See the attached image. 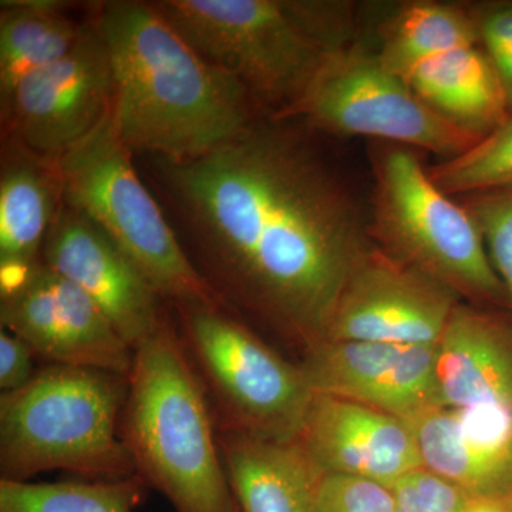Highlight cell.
<instances>
[{
  "label": "cell",
  "instance_id": "6da1fadb",
  "mask_svg": "<svg viewBox=\"0 0 512 512\" xmlns=\"http://www.w3.org/2000/svg\"><path fill=\"white\" fill-rule=\"evenodd\" d=\"M163 165L194 264L222 302L265 320L302 353L325 342L369 247L338 178L298 138L255 123L205 156Z\"/></svg>",
  "mask_w": 512,
  "mask_h": 512
},
{
  "label": "cell",
  "instance_id": "7a4b0ae2",
  "mask_svg": "<svg viewBox=\"0 0 512 512\" xmlns=\"http://www.w3.org/2000/svg\"><path fill=\"white\" fill-rule=\"evenodd\" d=\"M97 28L113 70L114 126L131 153L185 163L254 123L248 90L198 55L153 3H106Z\"/></svg>",
  "mask_w": 512,
  "mask_h": 512
},
{
  "label": "cell",
  "instance_id": "3957f363",
  "mask_svg": "<svg viewBox=\"0 0 512 512\" xmlns=\"http://www.w3.org/2000/svg\"><path fill=\"white\" fill-rule=\"evenodd\" d=\"M121 437L137 476L175 512H235L204 384L165 318L134 350Z\"/></svg>",
  "mask_w": 512,
  "mask_h": 512
},
{
  "label": "cell",
  "instance_id": "277c9868",
  "mask_svg": "<svg viewBox=\"0 0 512 512\" xmlns=\"http://www.w3.org/2000/svg\"><path fill=\"white\" fill-rule=\"evenodd\" d=\"M127 392V376L45 365L22 389L0 394V480L55 470L90 481L138 477L121 437Z\"/></svg>",
  "mask_w": 512,
  "mask_h": 512
},
{
  "label": "cell",
  "instance_id": "5b68a950",
  "mask_svg": "<svg viewBox=\"0 0 512 512\" xmlns=\"http://www.w3.org/2000/svg\"><path fill=\"white\" fill-rule=\"evenodd\" d=\"M53 164L64 204L103 229L161 298L174 305L227 306L181 247L156 200L141 183L131 151L117 134L113 111Z\"/></svg>",
  "mask_w": 512,
  "mask_h": 512
},
{
  "label": "cell",
  "instance_id": "8992f818",
  "mask_svg": "<svg viewBox=\"0 0 512 512\" xmlns=\"http://www.w3.org/2000/svg\"><path fill=\"white\" fill-rule=\"evenodd\" d=\"M181 339L210 399L218 431L298 440L315 394L289 362L214 303H177Z\"/></svg>",
  "mask_w": 512,
  "mask_h": 512
},
{
  "label": "cell",
  "instance_id": "52a82bcc",
  "mask_svg": "<svg viewBox=\"0 0 512 512\" xmlns=\"http://www.w3.org/2000/svg\"><path fill=\"white\" fill-rule=\"evenodd\" d=\"M373 164L372 234L380 248L458 296L507 298L473 215L437 187L420 158L410 148L384 144Z\"/></svg>",
  "mask_w": 512,
  "mask_h": 512
},
{
  "label": "cell",
  "instance_id": "ba28073f",
  "mask_svg": "<svg viewBox=\"0 0 512 512\" xmlns=\"http://www.w3.org/2000/svg\"><path fill=\"white\" fill-rule=\"evenodd\" d=\"M153 6L198 55L282 113L301 97L328 52L278 0H163Z\"/></svg>",
  "mask_w": 512,
  "mask_h": 512
},
{
  "label": "cell",
  "instance_id": "9c48e42d",
  "mask_svg": "<svg viewBox=\"0 0 512 512\" xmlns=\"http://www.w3.org/2000/svg\"><path fill=\"white\" fill-rule=\"evenodd\" d=\"M282 114L302 117L326 133L421 148L446 160L481 140L427 106L362 46L328 50L301 97Z\"/></svg>",
  "mask_w": 512,
  "mask_h": 512
},
{
  "label": "cell",
  "instance_id": "30bf717a",
  "mask_svg": "<svg viewBox=\"0 0 512 512\" xmlns=\"http://www.w3.org/2000/svg\"><path fill=\"white\" fill-rule=\"evenodd\" d=\"M0 291L2 329L25 340L45 365L130 373L134 350L82 289L42 261L0 282Z\"/></svg>",
  "mask_w": 512,
  "mask_h": 512
},
{
  "label": "cell",
  "instance_id": "8fae6325",
  "mask_svg": "<svg viewBox=\"0 0 512 512\" xmlns=\"http://www.w3.org/2000/svg\"><path fill=\"white\" fill-rule=\"evenodd\" d=\"M109 53L97 26H87L72 52L19 80L2 104L19 146L56 160L113 111Z\"/></svg>",
  "mask_w": 512,
  "mask_h": 512
},
{
  "label": "cell",
  "instance_id": "7c38bea8",
  "mask_svg": "<svg viewBox=\"0 0 512 512\" xmlns=\"http://www.w3.org/2000/svg\"><path fill=\"white\" fill-rule=\"evenodd\" d=\"M460 296L380 247L353 265L328 339L436 346Z\"/></svg>",
  "mask_w": 512,
  "mask_h": 512
},
{
  "label": "cell",
  "instance_id": "4fadbf2b",
  "mask_svg": "<svg viewBox=\"0 0 512 512\" xmlns=\"http://www.w3.org/2000/svg\"><path fill=\"white\" fill-rule=\"evenodd\" d=\"M42 262L82 289L133 350L167 318L163 298L126 252L63 201L47 232Z\"/></svg>",
  "mask_w": 512,
  "mask_h": 512
},
{
  "label": "cell",
  "instance_id": "5bb4252c",
  "mask_svg": "<svg viewBox=\"0 0 512 512\" xmlns=\"http://www.w3.org/2000/svg\"><path fill=\"white\" fill-rule=\"evenodd\" d=\"M436 346L325 340L303 352L298 365L313 394L407 420L439 406Z\"/></svg>",
  "mask_w": 512,
  "mask_h": 512
},
{
  "label": "cell",
  "instance_id": "9a60e30c",
  "mask_svg": "<svg viewBox=\"0 0 512 512\" xmlns=\"http://www.w3.org/2000/svg\"><path fill=\"white\" fill-rule=\"evenodd\" d=\"M298 440L323 474L390 485L423 467L406 420L338 397L315 394Z\"/></svg>",
  "mask_w": 512,
  "mask_h": 512
},
{
  "label": "cell",
  "instance_id": "2e32d148",
  "mask_svg": "<svg viewBox=\"0 0 512 512\" xmlns=\"http://www.w3.org/2000/svg\"><path fill=\"white\" fill-rule=\"evenodd\" d=\"M406 421L431 473L470 497L511 491V412L434 406Z\"/></svg>",
  "mask_w": 512,
  "mask_h": 512
},
{
  "label": "cell",
  "instance_id": "e0dca14e",
  "mask_svg": "<svg viewBox=\"0 0 512 512\" xmlns=\"http://www.w3.org/2000/svg\"><path fill=\"white\" fill-rule=\"evenodd\" d=\"M437 403L512 409V328L458 303L436 346Z\"/></svg>",
  "mask_w": 512,
  "mask_h": 512
},
{
  "label": "cell",
  "instance_id": "ac0fdd59",
  "mask_svg": "<svg viewBox=\"0 0 512 512\" xmlns=\"http://www.w3.org/2000/svg\"><path fill=\"white\" fill-rule=\"evenodd\" d=\"M239 512H316L323 471L301 441L258 439L217 430Z\"/></svg>",
  "mask_w": 512,
  "mask_h": 512
},
{
  "label": "cell",
  "instance_id": "d6986e66",
  "mask_svg": "<svg viewBox=\"0 0 512 512\" xmlns=\"http://www.w3.org/2000/svg\"><path fill=\"white\" fill-rule=\"evenodd\" d=\"M399 77L427 106L478 138L510 116L503 86L480 45L427 57Z\"/></svg>",
  "mask_w": 512,
  "mask_h": 512
},
{
  "label": "cell",
  "instance_id": "ffe728a7",
  "mask_svg": "<svg viewBox=\"0 0 512 512\" xmlns=\"http://www.w3.org/2000/svg\"><path fill=\"white\" fill-rule=\"evenodd\" d=\"M22 147V146H20ZM62 204L53 160L22 147L0 175V278H15L42 261L50 225Z\"/></svg>",
  "mask_w": 512,
  "mask_h": 512
},
{
  "label": "cell",
  "instance_id": "44dd1931",
  "mask_svg": "<svg viewBox=\"0 0 512 512\" xmlns=\"http://www.w3.org/2000/svg\"><path fill=\"white\" fill-rule=\"evenodd\" d=\"M57 0H6L0 13V96L9 99L26 74L62 59L87 26L62 15Z\"/></svg>",
  "mask_w": 512,
  "mask_h": 512
},
{
  "label": "cell",
  "instance_id": "7402d4cb",
  "mask_svg": "<svg viewBox=\"0 0 512 512\" xmlns=\"http://www.w3.org/2000/svg\"><path fill=\"white\" fill-rule=\"evenodd\" d=\"M382 39L377 55L396 76L427 57L480 45L470 10L433 2L403 6L387 23Z\"/></svg>",
  "mask_w": 512,
  "mask_h": 512
},
{
  "label": "cell",
  "instance_id": "603a6c76",
  "mask_svg": "<svg viewBox=\"0 0 512 512\" xmlns=\"http://www.w3.org/2000/svg\"><path fill=\"white\" fill-rule=\"evenodd\" d=\"M146 488L140 477L60 483L0 480V512H136Z\"/></svg>",
  "mask_w": 512,
  "mask_h": 512
},
{
  "label": "cell",
  "instance_id": "cb8c5ba5",
  "mask_svg": "<svg viewBox=\"0 0 512 512\" xmlns=\"http://www.w3.org/2000/svg\"><path fill=\"white\" fill-rule=\"evenodd\" d=\"M429 174L450 197L511 187L512 113L466 153L429 168Z\"/></svg>",
  "mask_w": 512,
  "mask_h": 512
},
{
  "label": "cell",
  "instance_id": "d4e9b609",
  "mask_svg": "<svg viewBox=\"0 0 512 512\" xmlns=\"http://www.w3.org/2000/svg\"><path fill=\"white\" fill-rule=\"evenodd\" d=\"M464 207L480 227L512 312V185L467 195Z\"/></svg>",
  "mask_w": 512,
  "mask_h": 512
},
{
  "label": "cell",
  "instance_id": "484cf974",
  "mask_svg": "<svg viewBox=\"0 0 512 512\" xmlns=\"http://www.w3.org/2000/svg\"><path fill=\"white\" fill-rule=\"evenodd\" d=\"M397 512H467L470 495L421 467L389 485Z\"/></svg>",
  "mask_w": 512,
  "mask_h": 512
},
{
  "label": "cell",
  "instance_id": "4316f807",
  "mask_svg": "<svg viewBox=\"0 0 512 512\" xmlns=\"http://www.w3.org/2000/svg\"><path fill=\"white\" fill-rule=\"evenodd\" d=\"M316 512H397L389 485L367 478L325 474Z\"/></svg>",
  "mask_w": 512,
  "mask_h": 512
},
{
  "label": "cell",
  "instance_id": "83f0119b",
  "mask_svg": "<svg viewBox=\"0 0 512 512\" xmlns=\"http://www.w3.org/2000/svg\"><path fill=\"white\" fill-rule=\"evenodd\" d=\"M478 40L503 86L512 113V2L487 3L470 10Z\"/></svg>",
  "mask_w": 512,
  "mask_h": 512
},
{
  "label": "cell",
  "instance_id": "f1b7e54d",
  "mask_svg": "<svg viewBox=\"0 0 512 512\" xmlns=\"http://www.w3.org/2000/svg\"><path fill=\"white\" fill-rule=\"evenodd\" d=\"M37 356L25 340L9 330L0 332V390L12 393L22 389L36 375Z\"/></svg>",
  "mask_w": 512,
  "mask_h": 512
},
{
  "label": "cell",
  "instance_id": "f546056e",
  "mask_svg": "<svg viewBox=\"0 0 512 512\" xmlns=\"http://www.w3.org/2000/svg\"><path fill=\"white\" fill-rule=\"evenodd\" d=\"M467 512H512V491L470 497Z\"/></svg>",
  "mask_w": 512,
  "mask_h": 512
},
{
  "label": "cell",
  "instance_id": "4dcf8cb0",
  "mask_svg": "<svg viewBox=\"0 0 512 512\" xmlns=\"http://www.w3.org/2000/svg\"><path fill=\"white\" fill-rule=\"evenodd\" d=\"M235 512H239L237 504H235Z\"/></svg>",
  "mask_w": 512,
  "mask_h": 512
},
{
  "label": "cell",
  "instance_id": "1f68e13d",
  "mask_svg": "<svg viewBox=\"0 0 512 512\" xmlns=\"http://www.w3.org/2000/svg\"><path fill=\"white\" fill-rule=\"evenodd\" d=\"M511 491H512V488H511Z\"/></svg>",
  "mask_w": 512,
  "mask_h": 512
}]
</instances>
